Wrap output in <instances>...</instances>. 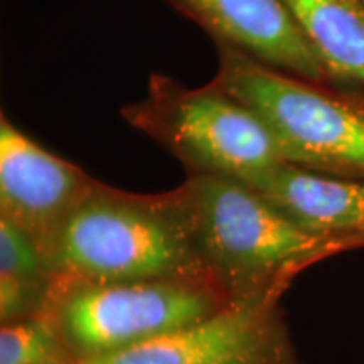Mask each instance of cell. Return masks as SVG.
<instances>
[{
    "label": "cell",
    "instance_id": "obj_1",
    "mask_svg": "<svg viewBox=\"0 0 364 364\" xmlns=\"http://www.w3.org/2000/svg\"><path fill=\"white\" fill-rule=\"evenodd\" d=\"M51 268L53 285L215 279L199 252L179 188L139 194L100 181L63 228Z\"/></svg>",
    "mask_w": 364,
    "mask_h": 364
},
{
    "label": "cell",
    "instance_id": "obj_2",
    "mask_svg": "<svg viewBox=\"0 0 364 364\" xmlns=\"http://www.w3.org/2000/svg\"><path fill=\"white\" fill-rule=\"evenodd\" d=\"M179 191L203 260L235 307L280 300L300 272L346 252L300 230L236 177L188 176Z\"/></svg>",
    "mask_w": 364,
    "mask_h": 364
},
{
    "label": "cell",
    "instance_id": "obj_3",
    "mask_svg": "<svg viewBox=\"0 0 364 364\" xmlns=\"http://www.w3.org/2000/svg\"><path fill=\"white\" fill-rule=\"evenodd\" d=\"M215 83L270 132L282 161L318 174L364 182V100L336 93L218 46Z\"/></svg>",
    "mask_w": 364,
    "mask_h": 364
},
{
    "label": "cell",
    "instance_id": "obj_4",
    "mask_svg": "<svg viewBox=\"0 0 364 364\" xmlns=\"http://www.w3.org/2000/svg\"><path fill=\"white\" fill-rule=\"evenodd\" d=\"M235 307L211 277L53 285L43 316L71 363L110 356Z\"/></svg>",
    "mask_w": 364,
    "mask_h": 364
},
{
    "label": "cell",
    "instance_id": "obj_5",
    "mask_svg": "<svg viewBox=\"0 0 364 364\" xmlns=\"http://www.w3.org/2000/svg\"><path fill=\"white\" fill-rule=\"evenodd\" d=\"M122 117L172 154L188 176L245 179L284 162L260 118L215 81L193 90L157 73L145 98L125 105Z\"/></svg>",
    "mask_w": 364,
    "mask_h": 364
},
{
    "label": "cell",
    "instance_id": "obj_6",
    "mask_svg": "<svg viewBox=\"0 0 364 364\" xmlns=\"http://www.w3.org/2000/svg\"><path fill=\"white\" fill-rule=\"evenodd\" d=\"M97 181L46 150L0 115V218L19 228L51 263L61 231Z\"/></svg>",
    "mask_w": 364,
    "mask_h": 364
},
{
    "label": "cell",
    "instance_id": "obj_7",
    "mask_svg": "<svg viewBox=\"0 0 364 364\" xmlns=\"http://www.w3.org/2000/svg\"><path fill=\"white\" fill-rule=\"evenodd\" d=\"M71 364H302L280 300L230 307L110 356Z\"/></svg>",
    "mask_w": 364,
    "mask_h": 364
},
{
    "label": "cell",
    "instance_id": "obj_8",
    "mask_svg": "<svg viewBox=\"0 0 364 364\" xmlns=\"http://www.w3.org/2000/svg\"><path fill=\"white\" fill-rule=\"evenodd\" d=\"M201 26L216 46L312 83H334L329 71L280 0H166Z\"/></svg>",
    "mask_w": 364,
    "mask_h": 364
},
{
    "label": "cell",
    "instance_id": "obj_9",
    "mask_svg": "<svg viewBox=\"0 0 364 364\" xmlns=\"http://www.w3.org/2000/svg\"><path fill=\"white\" fill-rule=\"evenodd\" d=\"M287 220L346 252L364 247V182L318 174L289 162L245 177Z\"/></svg>",
    "mask_w": 364,
    "mask_h": 364
},
{
    "label": "cell",
    "instance_id": "obj_10",
    "mask_svg": "<svg viewBox=\"0 0 364 364\" xmlns=\"http://www.w3.org/2000/svg\"><path fill=\"white\" fill-rule=\"evenodd\" d=\"M332 81L364 86V0H280Z\"/></svg>",
    "mask_w": 364,
    "mask_h": 364
},
{
    "label": "cell",
    "instance_id": "obj_11",
    "mask_svg": "<svg viewBox=\"0 0 364 364\" xmlns=\"http://www.w3.org/2000/svg\"><path fill=\"white\" fill-rule=\"evenodd\" d=\"M53 285L44 253L19 228L0 218V322L43 314Z\"/></svg>",
    "mask_w": 364,
    "mask_h": 364
},
{
    "label": "cell",
    "instance_id": "obj_12",
    "mask_svg": "<svg viewBox=\"0 0 364 364\" xmlns=\"http://www.w3.org/2000/svg\"><path fill=\"white\" fill-rule=\"evenodd\" d=\"M0 364H71L43 314L0 327Z\"/></svg>",
    "mask_w": 364,
    "mask_h": 364
}]
</instances>
